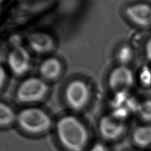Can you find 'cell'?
<instances>
[{
  "instance_id": "1",
  "label": "cell",
  "mask_w": 151,
  "mask_h": 151,
  "mask_svg": "<svg viewBox=\"0 0 151 151\" xmlns=\"http://www.w3.org/2000/svg\"><path fill=\"white\" fill-rule=\"evenodd\" d=\"M56 133L60 144L67 151H84L89 134L87 127L77 117L63 116L57 122Z\"/></svg>"
},
{
  "instance_id": "2",
  "label": "cell",
  "mask_w": 151,
  "mask_h": 151,
  "mask_svg": "<svg viewBox=\"0 0 151 151\" xmlns=\"http://www.w3.org/2000/svg\"><path fill=\"white\" fill-rule=\"evenodd\" d=\"M16 122L23 131L33 135L45 133L52 125L49 114L38 108H27L21 111L17 114Z\"/></svg>"
},
{
  "instance_id": "3",
  "label": "cell",
  "mask_w": 151,
  "mask_h": 151,
  "mask_svg": "<svg viewBox=\"0 0 151 151\" xmlns=\"http://www.w3.org/2000/svg\"><path fill=\"white\" fill-rule=\"evenodd\" d=\"M49 91L46 81L42 78L30 77L18 87L16 97L22 103H35L44 99Z\"/></svg>"
},
{
  "instance_id": "4",
  "label": "cell",
  "mask_w": 151,
  "mask_h": 151,
  "mask_svg": "<svg viewBox=\"0 0 151 151\" xmlns=\"http://www.w3.org/2000/svg\"><path fill=\"white\" fill-rule=\"evenodd\" d=\"M65 97L70 108L74 111H81L88 105L90 100V87L83 81H73L67 85Z\"/></svg>"
},
{
  "instance_id": "5",
  "label": "cell",
  "mask_w": 151,
  "mask_h": 151,
  "mask_svg": "<svg viewBox=\"0 0 151 151\" xmlns=\"http://www.w3.org/2000/svg\"><path fill=\"white\" fill-rule=\"evenodd\" d=\"M125 121L113 114L104 116L99 123V131L104 139L114 141L123 137L127 131Z\"/></svg>"
},
{
  "instance_id": "6",
  "label": "cell",
  "mask_w": 151,
  "mask_h": 151,
  "mask_svg": "<svg viewBox=\"0 0 151 151\" xmlns=\"http://www.w3.org/2000/svg\"><path fill=\"white\" fill-rule=\"evenodd\" d=\"M135 81L134 73L126 65H119L111 71L109 79V87L117 93L128 92Z\"/></svg>"
},
{
  "instance_id": "7",
  "label": "cell",
  "mask_w": 151,
  "mask_h": 151,
  "mask_svg": "<svg viewBox=\"0 0 151 151\" xmlns=\"http://www.w3.org/2000/svg\"><path fill=\"white\" fill-rule=\"evenodd\" d=\"M31 63L29 53L22 46L15 47L7 56V65L10 71L17 76L25 74L29 70Z\"/></svg>"
},
{
  "instance_id": "8",
  "label": "cell",
  "mask_w": 151,
  "mask_h": 151,
  "mask_svg": "<svg viewBox=\"0 0 151 151\" xmlns=\"http://www.w3.org/2000/svg\"><path fill=\"white\" fill-rule=\"evenodd\" d=\"M125 15L131 22L140 28L151 27V5L145 2L130 5L125 9Z\"/></svg>"
},
{
  "instance_id": "9",
  "label": "cell",
  "mask_w": 151,
  "mask_h": 151,
  "mask_svg": "<svg viewBox=\"0 0 151 151\" xmlns=\"http://www.w3.org/2000/svg\"><path fill=\"white\" fill-rule=\"evenodd\" d=\"M28 43L31 49L37 54L48 53L55 48V42L51 36L41 32H36L30 34Z\"/></svg>"
},
{
  "instance_id": "10",
  "label": "cell",
  "mask_w": 151,
  "mask_h": 151,
  "mask_svg": "<svg viewBox=\"0 0 151 151\" xmlns=\"http://www.w3.org/2000/svg\"><path fill=\"white\" fill-rule=\"evenodd\" d=\"M62 71V65L59 60L48 58L41 63L40 66L41 77L45 81H53L57 79Z\"/></svg>"
},
{
  "instance_id": "11",
  "label": "cell",
  "mask_w": 151,
  "mask_h": 151,
  "mask_svg": "<svg viewBox=\"0 0 151 151\" xmlns=\"http://www.w3.org/2000/svg\"><path fill=\"white\" fill-rule=\"evenodd\" d=\"M132 140L138 148H151V124H145L137 127L132 132Z\"/></svg>"
},
{
  "instance_id": "12",
  "label": "cell",
  "mask_w": 151,
  "mask_h": 151,
  "mask_svg": "<svg viewBox=\"0 0 151 151\" xmlns=\"http://www.w3.org/2000/svg\"><path fill=\"white\" fill-rule=\"evenodd\" d=\"M15 111L9 105L0 101V127H7L17 121Z\"/></svg>"
},
{
  "instance_id": "13",
  "label": "cell",
  "mask_w": 151,
  "mask_h": 151,
  "mask_svg": "<svg viewBox=\"0 0 151 151\" xmlns=\"http://www.w3.org/2000/svg\"><path fill=\"white\" fill-rule=\"evenodd\" d=\"M134 57V49L128 44L122 45L119 48L116 55L117 61L120 63V65L128 66V65L133 60Z\"/></svg>"
},
{
  "instance_id": "14",
  "label": "cell",
  "mask_w": 151,
  "mask_h": 151,
  "mask_svg": "<svg viewBox=\"0 0 151 151\" xmlns=\"http://www.w3.org/2000/svg\"><path fill=\"white\" fill-rule=\"evenodd\" d=\"M137 113L143 123L151 124V99L145 100L139 103Z\"/></svg>"
},
{
  "instance_id": "15",
  "label": "cell",
  "mask_w": 151,
  "mask_h": 151,
  "mask_svg": "<svg viewBox=\"0 0 151 151\" xmlns=\"http://www.w3.org/2000/svg\"><path fill=\"white\" fill-rule=\"evenodd\" d=\"M138 81L144 88L151 87V67L144 65L138 73Z\"/></svg>"
},
{
  "instance_id": "16",
  "label": "cell",
  "mask_w": 151,
  "mask_h": 151,
  "mask_svg": "<svg viewBox=\"0 0 151 151\" xmlns=\"http://www.w3.org/2000/svg\"><path fill=\"white\" fill-rule=\"evenodd\" d=\"M144 53L147 61L151 63V36L146 41L144 47Z\"/></svg>"
},
{
  "instance_id": "17",
  "label": "cell",
  "mask_w": 151,
  "mask_h": 151,
  "mask_svg": "<svg viewBox=\"0 0 151 151\" xmlns=\"http://www.w3.org/2000/svg\"><path fill=\"white\" fill-rule=\"evenodd\" d=\"M88 151H109V148L103 143H96L93 145Z\"/></svg>"
},
{
  "instance_id": "18",
  "label": "cell",
  "mask_w": 151,
  "mask_h": 151,
  "mask_svg": "<svg viewBox=\"0 0 151 151\" xmlns=\"http://www.w3.org/2000/svg\"><path fill=\"white\" fill-rule=\"evenodd\" d=\"M7 77L6 71L3 67L0 66V90L3 88L4 85L6 83Z\"/></svg>"
},
{
  "instance_id": "19",
  "label": "cell",
  "mask_w": 151,
  "mask_h": 151,
  "mask_svg": "<svg viewBox=\"0 0 151 151\" xmlns=\"http://www.w3.org/2000/svg\"><path fill=\"white\" fill-rule=\"evenodd\" d=\"M149 151H151V148H150V150Z\"/></svg>"
}]
</instances>
